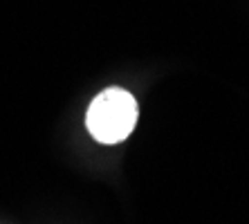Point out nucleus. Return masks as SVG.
I'll use <instances>...</instances> for the list:
<instances>
[{
	"label": "nucleus",
	"instance_id": "1",
	"mask_svg": "<svg viewBox=\"0 0 249 224\" xmlns=\"http://www.w3.org/2000/svg\"><path fill=\"white\" fill-rule=\"evenodd\" d=\"M139 108L135 97L124 87L99 92L88 108L86 126L99 144H119L137 126Z\"/></svg>",
	"mask_w": 249,
	"mask_h": 224
}]
</instances>
